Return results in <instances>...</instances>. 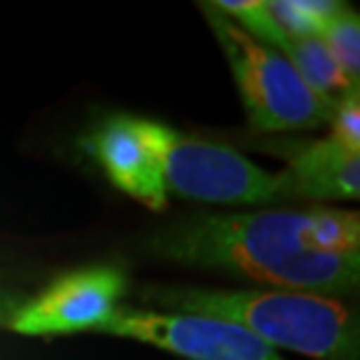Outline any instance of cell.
<instances>
[{
	"mask_svg": "<svg viewBox=\"0 0 360 360\" xmlns=\"http://www.w3.org/2000/svg\"><path fill=\"white\" fill-rule=\"evenodd\" d=\"M239 87L248 120L257 131H309L330 120L333 101L319 96L292 63L241 26L213 3L201 5Z\"/></svg>",
	"mask_w": 360,
	"mask_h": 360,
	"instance_id": "cell-4",
	"label": "cell"
},
{
	"mask_svg": "<svg viewBox=\"0 0 360 360\" xmlns=\"http://www.w3.org/2000/svg\"><path fill=\"white\" fill-rule=\"evenodd\" d=\"M127 290V274L112 264L73 269L31 297H0V328L26 337L98 333L117 314Z\"/></svg>",
	"mask_w": 360,
	"mask_h": 360,
	"instance_id": "cell-5",
	"label": "cell"
},
{
	"mask_svg": "<svg viewBox=\"0 0 360 360\" xmlns=\"http://www.w3.org/2000/svg\"><path fill=\"white\" fill-rule=\"evenodd\" d=\"M330 122H333V139L337 146L347 153L358 155L360 150V98L358 87L342 94L340 98L333 101L330 110Z\"/></svg>",
	"mask_w": 360,
	"mask_h": 360,
	"instance_id": "cell-11",
	"label": "cell"
},
{
	"mask_svg": "<svg viewBox=\"0 0 360 360\" xmlns=\"http://www.w3.org/2000/svg\"><path fill=\"white\" fill-rule=\"evenodd\" d=\"M283 56L292 63L300 77L311 87L319 96L335 101L356 84H351L340 68V63L328 49L326 40L321 35H309V38H288Z\"/></svg>",
	"mask_w": 360,
	"mask_h": 360,
	"instance_id": "cell-9",
	"label": "cell"
},
{
	"mask_svg": "<svg viewBox=\"0 0 360 360\" xmlns=\"http://www.w3.org/2000/svg\"><path fill=\"white\" fill-rule=\"evenodd\" d=\"M143 139L160 162L167 194L204 204L257 206L290 199L281 174H271L239 150L194 136L150 117H136Z\"/></svg>",
	"mask_w": 360,
	"mask_h": 360,
	"instance_id": "cell-3",
	"label": "cell"
},
{
	"mask_svg": "<svg viewBox=\"0 0 360 360\" xmlns=\"http://www.w3.org/2000/svg\"><path fill=\"white\" fill-rule=\"evenodd\" d=\"M321 38L326 40L328 49L340 63L347 80L358 87V73H360V19L354 10L347 5L335 14L333 19L326 21L321 31Z\"/></svg>",
	"mask_w": 360,
	"mask_h": 360,
	"instance_id": "cell-10",
	"label": "cell"
},
{
	"mask_svg": "<svg viewBox=\"0 0 360 360\" xmlns=\"http://www.w3.org/2000/svg\"><path fill=\"white\" fill-rule=\"evenodd\" d=\"M288 167L281 171L290 197L358 199L360 157L347 153L333 139L285 143Z\"/></svg>",
	"mask_w": 360,
	"mask_h": 360,
	"instance_id": "cell-8",
	"label": "cell"
},
{
	"mask_svg": "<svg viewBox=\"0 0 360 360\" xmlns=\"http://www.w3.org/2000/svg\"><path fill=\"white\" fill-rule=\"evenodd\" d=\"M139 297L176 314L229 321L260 337L271 349L314 360H358L356 314L330 295L300 290H220L197 285H146Z\"/></svg>",
	"mask_w": 360,
	"mask_h": 360,
	"instance_id": "cell-2",
	"label": "cell"
},
{
	"mask_svg": "<svg viewBox=\"0 0 360 360\" xmlns=\"http://www.w3.org/2000/svg\"><path fill=\"white\" fill-rule=\"evenodd\" d=\"M84 150L103 169L108 180L150 211H167L169 194L160 162L143 139L136 115H110L82 141Z\"/></svg>",
	"mask_w": 360,
	"mask_h": 360,
	"instance_id": "cell-7",
	"label": "cell"
},
{
	"mask_svg": "<svg viewBox=\"0 0 360 360\" xmlns=\"http://www.w3.org/2000/svg\"><path fill=\"white\" fill-rule=\"evenodd\" d=\"M98 335L146 342L185 360H283L246 328L197 314L120 307Z\"/></svg>",
	"mask_w": 360,
	"mask_h": 360,
	"instance_id": "cell-6",
	"label": "cell"
},
{
	"mask_svg": "<svg viewBox=\"0 0 360 360\" xmlns=\"http://www.w3.org/2000/svg\"><path fill=\"white\" fill-rule=\"evenodd\" d=\"M148 250L178 264L333 297L358 288L360 218L330 206L190 215L157 229Z\"/></svg>",
	"mask_w": 360,
	"mask_h": 360,
	"instance_id": "cell-1",
	"label": "cell"
}]
</instances>
